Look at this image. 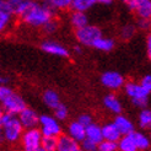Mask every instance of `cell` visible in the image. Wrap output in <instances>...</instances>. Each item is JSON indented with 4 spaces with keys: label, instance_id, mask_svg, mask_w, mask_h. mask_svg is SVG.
Returning <instances> with one entry per match:
<instances>
[{
    "label": "cell",
    "instance_id": "obj_9",
    "mask_svg": "<svg viewBox=\"0 0 151 151\" xmlns=\"http://www.w3.org/2000/svg\"><path fill=\"white\" fill-rule=\"evenodd\" d=\"M41 49L47 54L58 58H68L70 55L69 49L54 40H44L41 43Z\"/></svg>",
    "mask_w": 151,
    "mask_h": 151
},
{
    "label": "cell",
    "instance_id": "obj_1",
    "mask_svg": "<svg viewBox=\"0 0 151 151\" xmlns=\"http://www.w3.org/2000/svg\"><path fill=\"white\" fill-rule=\"evenodd\" d=\"M55 14L57 12L43 0H32L20 19L28 27L42 28L49 20L55 17Z\"/></svg>",
    "mask_w": 151,
    "mask_h": 151
},
{
    "label": "cell",
    "instance_id": "obj_13",
    "mask_svg": "<svg viewBox=\"0 0 151 151\" xmlns=\"http://www.w3.org/2000/svg\"><path fill=\"white\" fill-rule=\"evenodd\" d=\"M103 106L106 107V109L109 111L113 114H120L123 111V104L122 101L119 100V97L116 93H107L103 97Z\"/></svg>",
    "mask_w": 151,
    "mask_h": 151
},
{
    "label": "cell",
    "instance_id": "obj_5",
    "mask_svg": "<svg viewBox=\"0 0 151 151\" xmlns=\"http://www.w3.org/2000/svg\"><path fill=\"white\" fill-rule=\"evenodd\" d=\"M101 36H103L102 29L96 25L87 24L84 27L75 29V38H76L78 43L82 47H92L93 43Z\"/></svg>",
    "mask_w": 151,
    "mask_h": 151
},
{
    "label": "cell",
    "instance_id": "obj_11",
    "mask_svg": "<svg viewBox=\"0 0 151 151\" xmlns=\"http://www.w3.org/2000/svg\"><path fill=\"white\" fill-rule=\"evenodd\" d=\"M14 17L15 16L11 14L6 0H0V33L6 32L10 28Z\"/></svg>",
    "mask_w": 151,
    "mask_h": 151
},
{
    "label": "cell",
    "instance_id": "obj_14",
    "mask_svg": "<svg viewBox=\"0 0 151 151\" xmlns=\"http://www.w3.org/2000/svg\"><path fill=\"white\" fill-rule=\"evenodd\" d=\"M66 134L80 144V142L86 138V128L81 123H79L78 120H73V122L68 124Z\"/></svg>",
    "mask_w": 151,
    "mask_h": 151
},
{
    "label": "cell",
    "instance_id": "obj_25",
    "mask_svg": "<svg viewBox=\"0 0 151 151\" xmlns=\"http://www.w3.org/2000/svg\"><path fill=\"white\" fill-rule=\"evenodd\" d=\"M138 124L142 130H151V109L141 108L138 116Z\"/></svg>",
    "mask_w": 151,
    "mask_h": 151
},
{
    "label": "cell",
    "instance_id": "obj_40",
    "mask_svg": "<svg viewBox=\"0 0 151 151\" xmlns=\"http://www.w3.org/2000/svg\"><path fill=\"white\" fill-rule=\"evenodd\" d=\"M122 3L127 6V9L129 11H133V7H134V0H122Z\"/></svg>",
    "mask_w": 151,
    "mask_h": 151
},
{
    "label": "cell",
    "instance_id": "obj_43",
    "mask_svg": "<svg viewBox=\"0 0 151 151\" xmlns=\"http://www.w3.org/2000/svg\"><path fill=\"white\" fill-rule=\"evenodd\" d=\"M73 151H84V150H82V149H81V147H80V145H79V146H78V147H76V149H74V150H73Z\"/></svg>",
    "mask_w": 151,
    "mask_h": 151
},
{
    "label": "cell",
    "instance_id": "obj_12",
    "mask_svg": "<svg viewBox=\"0 0 151 151\" xmlns=\"http://www.w3.org/2000/svg\"><path fill=\"white\" fill-rule=\"evenodd\" d=\"M112 123L116 125L120 135H128L135 130V125L133 123V120H130L127 116L122 114V113H120V114H116Z\"/></svg>",
    "mask_w": 151,
    "mask_h": 151
},
{
    "label": "cell",
    "instance_id": "obj_21",
    "mask_svg": "<svg viewBox=\"0 0 151 151\" xmlns=\"http://www.w3.org/2000/svg\"><path fill=\"white\" fill-rule=\"evenodd\" d=\"M32 0H6L7 6L11 11V14L14 16L20 17L24 11L27 9V6L31 4Z\"/></svg>",
    "mask_w": 151,
    "mask_h": 151
},
{
    "label": "cell",
    "instance_id": "obj_6",
    "mask_svg": "<svg viewBox=\"0 0 151 151\" xmlns=\"http://www.w3.org/2000/svg\"><path fill=\"white\" fill-rule=\"evenodd\" d=\"M42 138L43 135L38 127L25 129L19 141L21 145V151H38L42 146Z\"/></svg>",
    "mask_w": 151,
    "mask_h": 151
},
{
    "label": "cell",
    "instance_id": "obj_19",
    "mask_svg": "<svg viewBox=\"0 0 151 151\" xmlns=\"http://www.w3.org/2000/svg\"><path fill=\"white\" fill-rule=\"evenodd\" d=\"M102 129V138L103 140H108V141H114L117 142L119 139H120V133L119 130L116 128V125L113 124L112 122L111 123H106L101 127Z\"/></svg>",
    "mask_w": 151,
    "mask_h": 151
},
{
    "label": "cell",
    "instance_id": "obj_42",
    "mask_svg": "<svg viewBox=\"0 0 151 151\" xmlns=\"http://www.w3.org/2000/svg\"><path fill=\"white\" fill-rule=\"evenodd\" d=\"M74 53H76V54H81V53H82V46L76 44V46L74 47Z\"/></svg>",
    "mask_w": 151,
    "mask_h": 151
},
{
    "label": "cell",
    "instance_id": "obj_3",
    "mask_svg": "<svg viewBox=\"0 0 151 151\" xmlns=\"http://www.w3.org/2000/svg\"><path fill=\"white\" fill-rule=\"evenodd\" d=\"M24 127L20 123V119L16 114L5 113L3 117L1 132L4 137V142L7 144H17L21 139V135L24 133Z\"/></svg>",
    "mask_w": 151,
    "mask_h": 151
},
{
    "label": "cell",
    "instance_id": "obj_20",
    "mask_svg": "<svg viewBox=\"0 0 151 151\" xmlns=\"http://www.w3.org/2000/svg\"><path fill=\"white\" fill-rule=\"evenodd\" d=\"M42 101H43V103L46 104L48 108H50V109H54L58 104L62 103L59 93L55 91V90H52V88H48V90H46V91L43 92V95H42Z\"/></svg>",
    "mask_w": 151,
    "mask_h": 151
},
{
    "label": "cell",
    "instance_id": "obj_30",
    "mask_svg": "<svg viewBox=\"0 0 151 151\" xmlns=\"http://www.w3.org/2000/svg\"><path fill=\"white\" fill-rule=\"evenodd\" d=\"M42 29H43V32L46 35H54L59 29V21L55 17L52 19V20H49L47 24L42 27Z\"/></svg>",
    "mask_w": 151,
    "mask_h": 151
},
{
    "label": "cell",
    "instance_id": "obj_27",
    "mask_svg": "<svg viewBox=\"0 0 151 151\" xmlns=\"http://www.w3.org/2000/svg\"><path fill=\"white\" fill-rule=\"evenodd\" d=\"M97 4V0H73L71 1V10L78 11H88L90 9Z\"/></svg>",
    "mask_w": 151,
    "mask_h": 151
},
{
    "label": "cell",
    "instance_id": "obj_23",
    "mask_svg": "<svg viewBox=\"0 0 151 151\" xmlns=\"http://www.w3.org/2000/svg\"><path fill=\"white\" fill-rule=\"evenodd\" d=\"M86 138L92 140L96 144H99L103 140L102 138V129H101V125H99L97 123H92L86 127Z\"/></svg>",
    "mask_w": 151,
    "mask_h": 151
},
{
    "label": "cell",
    "instance_id": "obj_2",
    "mask_svg": "<svg viewBox=\"0 0 151 151\" xmlns=\"http://www.w3.org/2000/svg\"><path fill=\"white\" fill-rule=\"evenodd\" d=\"M0 107L5 113L17 116L27 104L24 97L15 92L10 85H0Z\"/></svg>",
    "mask_w": 151,
    "mask_h": 151
},
{
    "label": "cell",
    "instance_id": "obj_18",
    "mask_svg": "<svg viewBox=\"0 0 151 151\" xmlns=\"http://www.w3.org/2000/svg\"><path fill=\"white\" fill-rule=\"evenodd\" d=\"M130 137L134 140L135 145H137L139 151H147L151 146V140L149 138V135H146L142 132H138L134 130L133 133H130Z\"/></svg>",
    "mask_w": 151,
    "mask_h": 151
},
{
    "label": "cell",
    "instance_id": "obj_15",
    "mask_svg": "<svg viewBox=\"0 0 151 151\" xmlns=\"http://www.w3.org/2000/svg\"><path fill=\"white\" fill-rule=\"evenodd\" d=\"M138 19H151V0H134L133 11Z\"/></svg>",
    "mask_w": 151,
    "mask_h": 151
},
{
    "label": "cell",
    "instance_id": "obj_33",
    "mask_svg": "<svg viewBox=\"0 0 151 151\" xmlns=\"http://www.w3.org/2000/svg\"><path fill=\"white\" fill-rule=\"evenodd\" d=\"M138 29H141V31H151V19H138L137 24H135Z\"/></svg>",
    "mask_w": 151,
    "mask_h": 151
},
{
    "label": "cell",
    "instance_id": "obj_41",
    "mask_svg": "<svg viewBox=\"0 0 151 151\" xmlns=\"http://www.w3.org/2000/svg\"><path fill=\"white\" fill-rule=\"evenodd\" d=\"M114 3V0H97V4L100 5H104V6H109Z\"/></svg>",
    "mask_w": 151,
    "mask_h": 151
},
{
    "label": "cell",
    "instance_id": "obj_39",
    "mask_svg": "<svg viewBox=\"0 0 151 151\" xmlns=\"http://www.w3.org/2000/svg\"><path fill=\"white\" fill-rule=\"evenodd\" d=\"M3 117H4V111L0 107V145L4 142V137H3V132H1V124H3Z\"/></svg>",
    "mask_w": 151,
    "mask_h": 151
},
{
    "label": "cell",
    "instance_id": "obj_31",
    "mask_svg": "<svg viewBox=\"0 0 151 151\" xmlns=\"http://www.w3.org/2000/svg\"><path fill=\"white\" fill-rule=\"evenodd\" d=\"M41 147H43L47 151H55V149H57V138H54V137H43Z\"/></svg>",
    "mask_w": 151,
    "mask_h": 151
},
{
    "label": "cell",
    "instance_id": "obj_16",
    "mask_svg": "<svg viewBox=\"0 0 151 151\" xmlns=\"http://www.w3.org/2000/svg\"><path fill=\"white\" fill-rule=\"evenodd\" d=\"M79 146V142L70 138L68 134H60L57 138V149L55 151H73Z\"/></svg>",
    "mask_w": 151,
    "mask_h": 151
},
{
    "label": "cell",
    "instance_id": "obj_38",
    "mask_svg": "<svg viewBox=\"0 0 151 151\" xmlns=\"http://www.w3.org/2000/svg\"><path fill=\"white\" fill-rule=\"evenodd\" d=\"M11 79L7 76V75L0 73V85H10Z\"/></svg>",
    "mask_w": 151,
    "mask_h": 151
},
{
    "label": "cell",
    "instance_id": "obj_35",
    "mask_svg": "<svg viewBox=\"0 0 151 151\" xmlns=\"http://www.w3.org/2000/svg\"><path fill=\"white\" fill-rule=\"evenodd\" d=\"M79 123H81L82 125H84L85 128L87 127V125H90V124H92L95 120H93V117L90 114V113H82V114H80L79 116V118L76 119Z\"/></svg>",
    "mask_w": 151,
    "mask_h": 151
},
{
    "label": "cell",
    "instance_id": "obj_37",
    "mask_svg": "<svg viewBox=\"0 0 151 151\" xmlns=\"http://www.w3.org/2000/svg\"><path fill=\"white\" fill-rule=\"evenodd\" d=\"M146 54L149 60L151 62V33H149L146 37Z\"/></svg>",
    "mask_w": 151,
    "mask_h": 151
},
{
    "label": "cell",
    "instance_id": "obj_44",
    "mask_svg": "<svg viewBox=\"0 0 151 151\" xmlns=\"http://www.w3.org/2000/svg\"><path fill=\"white\" fill-rule=\"evenodd\" d=\"M9 151H21V150H17V149H14V150H9Z\"/></svg>",
    "mask_w": 151,
    "mask_h": 151
},
{
    "label": "cell",
    "instance_id": "obj_7",
    "mask_svg": "<svg viewBox=\"0 0 151 151\" xmlns=\"http://www.w3.org/2000/svg\"><path fill=\"white\" fill-rule=\"evenodd\" d=\"M38 129L41 130L43 137H54L58 138L63 133L62 124L54 116L50 114H41L38 120Z\"/></svg>",
    "mask_w": 151,
    "mask_h": 151
},
{
    "label": "cell",
    "instance_id": "obj_26",
    "mask_svg": "<svg viewBox=\"0 0 151 151\" xmlns=\"http://www.w3.org/2000/svg\"><path fill=\"white\" fill-rule=\"evenodd\" d=\"M49 7H52L55 12L58 11H66L71 9L73 0H43Z\"/></svg>",
    "mask_w": 151,
    "mask_h": 151
},
{
    "label": "cell",
    "instance_id": "obj_29",
    "mask_svg": "<svg viewBox=\"0 0 151 151\" xmlns=\"http://www.w3.org/2000/svg\"><path fill=\"white\" fill-rule=\"evenodd\" d=\"M53 116H54V118L58 119L59 122H64V120H66L68 117H69V108H68L64 103H60L53 109Z\"/></svg>",
    "mask_w": 151,
    "mask_h": 151
},
{
    "label": "cell",
    "instance_id": "obj_24",
    "mask_svg": "<svg viewBox=\"0 0 151 151\" xmlns=\"http://www.w3.org/2000/svg\"><path fill=\"white\" fill-rule=\"evenodd\" d=\"M117 146H118V151H139L134 140L132 139L130 134L122 135L120 139L117 141Z\"/></svg>",
    "mask_w": 151,
    "mask_h": 151
},
{
    "label": "cell",
    "instance_id": "obj_45",
    "mask_svg": "<svg viewBox=\"0 0 151 151\" xmlns=\"http://www.w3.org/2000/svg\"><path fill=\"white\" fill-rule=\"evenodd\" d=\"M38 151H47V150H44V149H43V147H41V149H40V150H38Z\"/></svg>",
    "mask_w": 151,
    "mask_h": 151
},
{
    "label": "cell",
    "instance_id": "obj_8",
    "mask_svg": "<svg viewBox=\"0 0 151 151\" xmlns=\"http://www.w3.org/2000/svg\"><path fill=\"white\" fill-rule=\"evenodd\" d=\"M125 81L127 80L123 75L116 70H107L102 73L100 76V82L102 86L107 90H111V91H118V90L123 88Z\"/></svg>",
    "mask_w": 151,
    "mask_h": 151
},
{
    "label": "cell",
    "instance_id": "obj_17",
    "mask_svg": "<svg viewBox=\"0 0 151 151\" xmlns=\"http://www.w3.org/2000/svg\"><path fill=\"white\" fill-rule=\"evenodd\" d=\"M69 22L71 27L75 29L81 28L88 24V16L85 11H78V10H71L69 15Z\"/></svg>",
    "mask_w": 151,
    "mask_h": 151
},
{
    "label": "cell",
    "instance_id": "obj_10",
    "mask_svg": "<svg viewBox=\"0 0 151 151\" xmlns=\"http://www.w3.org/2000/svg\"><path fill=\"white\" fill-rule=\"evenodd\" d=\"M17 117L20 119V123L22 124V127H24V129H31V128L38 127L40 114L31 107L24 108L17 114Z\"/></svg>",
    "mask_w": 151,
    "mask_h": 151
},
{
    "label": "cell",
    "instance_id": "obj_32",
    "mask_svg": "<svg viewBox=\"0 0 151 151\" xmlns=\"http://www.w3.org/2000/svg\"><path fill=\"white\" fill-rule=\"evenodd\" d=\"M96 151H118L117 142L108 141V140H102L101 142L97 144V150Z\"/></svg>",
    "mask_w": 151,
    "mask_h": 151
},
{
    "label": "cell",
    "instance_id": "obj_22",
    "mask_svg": "<svg viewBox=\"0 0 151 151\" xmlns=\"http://www.w3.org/2000/svg\"><path fill=\"white\" fill-rule=\"evenodd\" d=\"M95 49L97 50H101V52H104V53H108L111 50L114 49L116 47V40L111 38V37H104V36H101L99 40H97L93 46H92Z\"/></svg>",
    "mask_w": 151,
    "mask_h": 151
},
{
    "label": "cell",
    "instance_id": "obj_4",
    "mask_svg": "<svg viewBox=\"0 0 151 151\" xmlns=\"http://www.w3.org/2000/svg\"><path fill=\"white\" fill-rule=\"evenodd\" d=\"M123 90L125 95L129 97L133 104L138 108H145L149 102L150 93L140 85V82L137 81H125L123 86Z\"/></svg>",
    "mask_w": 151,
    "mask_h": 151
},
{
    "label": "cell",
    "instance_id": "obj_36",
    "mask_svg": "<svg viewBox=\"0 0 151 151\" xmlns=\"http://www.w3.org/2000/svg\"><path fill=\"white\" fill-rule=\"evenodd\" d=\"M139 82L149 93H151V74H147V75H145V76H142Z\"/></svg>",
    "mask_w": 151,
    "mask_h": 151
},
{
    "label": "cell",
    "instance_id": "obj_28",
    "mask_svg": "<svg viewBox=\"0 0 151 151\" xmlns=\"http://www.w3.org/2000/svg\"><path fill=\"white\" fill-rule=\"evenodd\" d=\"M137 32H138V28L134 24H125L122 26V28H120L119 37L123 41H130L133 37L137 35Z\"/></svg>",
    "mask_w": 151,
    "mask_h": 151
},
{
    "label": "cell",
    "instance_id": "obj_46",
    "mask_svg": "<svg viewBox=\"0 0 151 151\" xmlns=\"http://www.w3.org/2000/svg\"><path fill=\"white\" fill-rule=\"evenodd\" d=\"M149 138H150V140H151V133H150V137H149Z\"/></svg>",
    "mask_w": 151,
    "mask_h": 151
},
{
    "label": "cell",
    "instance_id": "obj_34",
    "mask_svg": "<svg viewBox=\"0 0 151 151\" xmlns=\"http://www.w3.org/2000/svg\"><path fill=\"white\" fill-rule=\"evenodd\" d=\"M79 145L84 151H96L97 150V144L96 142H93L92 140H90L87 138H85Z\"/></svg>",
    "mask_w": 151,
    "mask_h": 151
}]
</instances>
